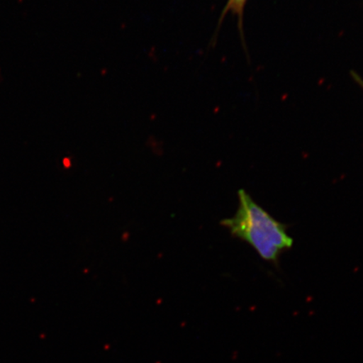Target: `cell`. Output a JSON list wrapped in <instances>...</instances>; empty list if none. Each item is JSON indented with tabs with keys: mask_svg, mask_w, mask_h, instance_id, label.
<instances>
[{
	"mask_svg": "<svg viewBox=\"0 0 363 363\" xmlns=\"http://www.w3.org/2000/svg\"><path fill=\"white\" fill-rule=\"evenodd\" d=\"M247 1V0H228L225 11L233 12L239 16L240 20H242L245 4Z\"/></svg>",
	"mask_w": 363,
	"mask_h": 363,
	"instance_id": "7a4b0ae2",
	"label": "cell"
},
{
	"mask_svg": "<svg viewBox=\"0 0 363 363\" xmlns=\"http://www.w3.org/2000/svg\"><path fill=\"white\" fill-rule=\"evenodd\" d=\"M239 207L235 215L221 222L231 235L244 240L267 262L278 263L279 257L293 247L287 226L253 201L244 189L238 192Z\"/></svg>",
	"mask_w": 363,
	"mask_h": 363,
	"instance_id": "6da1fadb",
	"label": "cell"
}]
</instances>
